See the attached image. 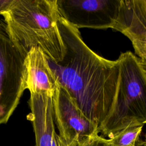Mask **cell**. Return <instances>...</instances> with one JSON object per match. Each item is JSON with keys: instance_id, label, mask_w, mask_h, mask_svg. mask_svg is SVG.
<instances>
[{"instance_id": "6da1fadb", "label": "cell", "mask_w": 146, "mask_h": 146, "mask_svg": "<svg viewBox=\"0 0 146 146\" xmlns=\"http://www.w3.org/2000/svg\"><path fill=\"white\" fill-rule=\"evenodd\" d=\"M59 31L65 46L63 60L47 58L58 84L69 94L76 106L99 126L108 115L117 87V59L108 60L94 52L83 40L80 31L61 17Z\"/></svg>"}, {"instance_id": "7a4b0ae2", "label": "cell", "mask_w": 146, "mask_h": 146, "mask_svg": "<svg viewBox=\"0 0 146 146\" xmlns=\"http://www.w3.org/2000/svg\"><path fill=\"white\" fill-rule=\"evenodd\" d=\"M2 15L10 38L27 53L39 47L50 60H63L65 46L58 26L56 0H13Z\"/></svg>"}, {"instance_id": "3957f363", "label": "cell", "mask_w": 146, "mask_h": 146, "mask_svg": "<svg viewBox=\"0 0 146 146\" xmlns=\"http://www.w3.org/2000/svg\"><path fill=\"white\" fill-rule=\"evenodd\" d=\"M119 75L114 101L98 129L110 139L131 125L146 124V71L140 59L131 51L117 58Z\"/></svg>"}, {"instance_id": "277c9868", "label": "cell", "mask_w": 146, "mask_h": 146, "mask_svg": "<svg viewBox=\"0 0 146 146\" xmlns=\"http://www.w3.org/2000/svg\"><path fill=\"white\" fill-rule=\"evenodd\" d=\"M26 54L11 40L5 23H0V125L9 121L26 90Z\"/></svg>"}, {"instance_id": "5b68a950", "label": "cell", "mask_w": 146, "mask_h": 146, "mask_svg": "<svg viewBox=\"0 0 146 146\" xmlns=\"http://www.w3.org/2000/svg\"><path fill=\"white\" fill-rule=\"evenodd\" d=\"M123 0H56L60 16L78 29H114Z\"/></svg>"}, {"instance_id": "8992f818", "label": "cell", "mask_w": 146, "mask_h": 146, "mask_svg": "<svg viewBox=\"0 0 146 146\" xmlns=\"http://www.w3.org/2000/svg\"><path fill=\"white\" fill-rule=\"evenodd\" d=\"M52 99L58 135L68 146H78L89 137L99 133V125L83 115L68 92L59 84Z\"/></svg>"}, {"instance_id": "52a82bcc", "label": "cell", "mask_w": 146, "mask_h": 146, "mask_svg": "<svg viewBox=\"0 0 146 146\" xmlns=\"http://www.w3.org/2000/svg\"><path fill=\"white\" fill-rule=\"evenodd\" d=\"M113 29L131 40L137 57L146 58V0H123Z\"/></svg>"}, {"instance_id": "ba28073f", "label": "cell", "mask_w": 146, "mask_h": 146, "mask_svg": "<svg viewBox=\"0 0 146 146\" xmlns=\"http://www.w3.org/2000/svg\"><path fill=\"white\" fill-rule=\"evenodd\" d=\"M52 97L44 93H30L27 119L33 127L35 146H58Z\"/></svg>"}, {"instance_id": "9c48e42d", "label": "cell", "mask_w": 146, "mask_h": 146, "mask_svg": "<svg viewBox=\"0 0 146 146\" xmlns=\"http://www.w3.org/2000/svg\"><path fill=\"white\" fill-rule=\"evenodd\" d=\"M25 65L26 89L30 93H44L52 96L59 84L43 51L39 47L30 49Z\"/></svg>"}, {"instance_id": "30bf717a", "label": "cell", "mask_w": 146, "mask_h": 146, "mask_svg": "<svg viewBox=\"0 0 146 146\" xmlns=\"http://www.w3.org/2000/svg\"><path fill=\"white\" fill-rule=\"evenodd\" d=\"M144 125H131L121 130L113 137L110 141L113 146L135 145L139 139Z\"/></svg>"}, {"instance_id": "8fae6325", "label": "cell", "mask_w": 146, "mask_h": 146, "mask_svg": "<svg viewBox=\"0 0 146 146\" xmlns=\"http://www.w3.org/2000/svg\"><path fill=\"white\" fill-rule=\"evenodd\" d=\"M78 146H113L110 139H106L99 134L92 135L80 143Z\"/></svg>"}, {"instance_id": "7c38bea8", "label": "cell", "mask_w": 146, "mask_h": 146, "mask_svg": "<svg viewBox=\"0 0 146 146\" xmlns=\"http://www.w3.org/2000/svg\"><path fill=\"white\" fill-rule=\"evenodd\" d=\"M12 2L13 0H0V15L7 10Z\"/></svg>"}, {"instance_id": "4fadbf2b", "label": "cell", "mask_w": 146, "mask_h": 146, "mask_svg": "<svg viewBox=\"0 0 146 146\" xmlns=\"http://www.w3.org/2000/svg\"><path fill=\"white\" fill-rule=\"evenodd\" d=\"M57 143H58V146H68L67 145V144L58 135V134L57 135Z\"/></svg>"}, {"instance_id": "5bb4252c", "label": "cell", "mask_w": 146, "mask_h": 146, "mask_svg": "<svg viewBox=\"0 0 146 146\" xmlns=\"http://www.w3.org/2000/svg\"><path fill=\"white\" fill-rule=\"evenodd\" d=\"M140 60H141L142 65H143V66L144 70H145V71H146V58L141 59H140Z\"/></svg>"}, {"instance_id": "9a60e30c", "label": "cell", "mask_w": 146, "mask_h": 146, "mask_svg": "<svg viewBox=\"0 0 146 146\" xmlns=\"http://www.w3.org/2000/svg\"><path fill=\"white\" fill-rule=\"evenodd\" d=\"M145 140H144V141H143V146H146V133H145Z\"/></svg>"}, {"instance_id": "2e32d148", "label": "cell", "mask_w": 146, "mask_h": 146, "mask_svg": "<svg viewBox=\"0 0 146 146\" xmlns=\"http://www.w3.org/2000/svg\"><path fill=\"white\" fill-rule=\"evenodd\" d=\"M131 146H136V145H131Z\"/></svg>"}]
</instances>
